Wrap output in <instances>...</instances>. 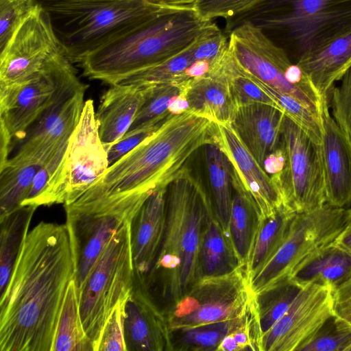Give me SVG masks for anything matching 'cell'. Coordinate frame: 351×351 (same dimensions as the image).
Segmentation results:
<instances>
[{"label": "cell", "instance_id": "d4e9b609", "mask_svg": "<svg viewBox=\"0 0 351 351\" xmlns=\"http://www.w3.org/2000/svg\"><path fill=\"white\" fill-rule=\"evenodd\" d=\"M181 90L189 102L187 111L217 124L230 123L237 106L225 73L191 79Z\"/></svg>", "mask_w": 351, "mask_h": 351}, {"label": "cell", "instance_id": "1f68e13d", "mask_svg": "<svg viewBox=\"0 0 351 351\" xmlns=\"http://www.w3.org/2000/svg\"><path fill=\"white\" fill-rule=\"evenodd\" d=\"M45 163L7 160L0 168V217L21 206L29 193L36 173Z\"/></svg>", "mask_w": 351, "mask_h": 351}, {"label": "cell", "instance_id": "b9f144b4", "mask_svg": "<svg viewBox=\"0 0 351 351\" xmlns=\"http://www.w3.org/2000/svg\"><path fill=\"white\" fill-rule=\"evenodd\" d=\"M340 81L339 86H333L329 91L328 106L333 119L351 142V67Z\"/></svg>", "mask_w": 351, "mask_h": 351}, {"label": "cell", "instance_id": "5bb4252c", "mask_svg": "<svg viewBox=\"0 0 351 351\" xmlns=\"http://www.w3.org/2000/svg\"><path fill=\"white\" fill-rule=\"evenodd\" d=\"M230 28L229 49L246 71L268 86L287 94L320 120L323 100L290 84L286 72L293 62L283 48L261 28L249 21H241Z\"/></svg>", "mask_w": 351, "mask_h": 351}, {"label": "cell", "instance_id": "8d00e7d4", "mask_svg": "<svg viewBox=\"0 0 351 351\" xmlns=\"http://www.w3.org/2000/svg\"><path fill=\"white\" fill-rule=\"evenodd\" d=\"M262 341L256 299L253 295L245 311L237 317L217 351H263Z\"/></svg>", "mask_w": 351, "mask_h": 351}, {"label": "cell", "instance_id": "7c38bea8", "mask_svg": "<svg viewBox=\"0 0 351 351\" xmlns=\"http://www.w3.org/2000/svg\"><path fill=\"white\" fill-rule=\"evenodd\" d=\"M253 295L244 267L222 276L202 277L163 313L168 330L235 319L245 311Z\"/></svg>", "mask_w": 351, "mask_h": 351}, {"label": "cell", "instance_id": "603a6c76", "mask_svg": "<svg viewBox=\"0 0 351 351\" xmlns=\"http://www.w3.org/2000/svg\"><path fill=\"white\" fill-rule=\"evenodd\" d=\"M110 86L95 111L99 135L106 149L129 130L149 90L148 85Z\"/></svg>", "mask_w": 351, "mask_h": 351}, {"label": "cell", "instance_id": "44dd1931", "mask_svg": "<svg viewBox=\"0 0 351 351\" xmlns=\"http://www.w3.org/2000/svg\"><path fill=\"white\" fill-rule=\"evenodd\" d=\"M167 186L154 191L130 223L135 280L145 285L158 252L166 219Z\"/></svg>", "mask_w": 351, "mask_h": 351}, {"label": "cell", "instance_id": "d6a6232c", "mask_svg": "<svg viewBox=\"0 0 351 351\" xmlns=\"http://www.w3.org/2000/svg\"><path fill=\"white\" fill-rule=\"evenodd\" d=\"M193 41L177 54L132 73L116 84L125 85L176 84L184 86L189 80L185 76V71L195 62L193 54Z\"/></svg>", "mask_w": 351, "mask_h": 351}, {"label": "cell", "instance_id": "30bf717a", "mask_svg": "<svg viewBox=\"0 0 351 351\" xmlns=\"http://www.w3.org/2000/svg\"><path fill=\"white\" fill-rule=\"evenodd\" d=\"M73 64L62 52L28 80L0 87V132L10 138L12 148L48 108L86 84Z\"/></svg>", "mask_w": 351, "mask_h": 351}, {"label": "cell", "instance_id": "74e56055", "mask_svg": "<svg viewBox=\"0 0 351 351\" xmlns=\"http://www.w3.org/2000/svg\"><path fill=\"white\" fill-rule=\"evenodd\" d=\"M300 288L291 280L256 295L263 337L287 312Z\"/></svg>", "mask_w": 351, "mask_h": 351}, {"label": "cell", "instance_id": "7bdbcfd3", "mask_svg": "<svg viewBox=\"0 0 351 351\" xmlns=\"http://www.w3.org/2000/svg\"><path fill=\"white\" fill-rule=\"evenodd\" d=\"M35 5V0H0V51Z\"/></svg>", "mask_w": 351, "mask_h": 351}, {"label": "cell", "instance_id": "5b68a950", "mask_svg": "<svg viewBox=\"0 0 351 351\" xmlns=\"http://www.w3.org/2000/svg\"><path fill=\"white\" fill-rule=\"evenodd\" d=\"M48 14L64 55L78 63L86 54L160 10L149 0H35Z\"/></svg>", "mask_w": 351, "mask_h": 351}, {"label": "cell", "instance_id": "3957f363", "mask_svg": "<svg viewBox=\"0 0 351 351\" xmlns=\"http://www.w3.org/2000/svg\"><path fill=\"white\" fill-rule=\"evenodd\" d=\"M202 182L186 167L168 184L161 244L145 285L158 280L169 305L201 278L199 250L203 228L213 209Z\"/></svg>", "mask_w": 351, "mask_h": 351}, {"label": "cell", "instance_id": "f907efd6", "mask_svg": "<svg viewBox=\"0 0 351 351\" xmlns=\"http://www.w3.org/2000/svg\"><path fill=\"white\" fill-rule=\"evenodd\" d=\"M334 245L351 254V225L348 224L338 237Z\"/></svg>", "mask_w": 351, "mask_h": 351}, {"label": "cell", "instance_id": "e575fe53", "mask_svg": "<svg viewBox=\"0 0 351 351\" xmlns=\"http://www.w3.org/2000/svg\"><path fill=\"white\" fill-rule=\"evenodd\" d=\"M237 319L170 332V350L217 351Z\"/></svg>", "mask_w": 351, "mask_h": 351}, {"label": "cell", "instance_id": "7402d4cb", "mask_svg": "<svg viewBox=\"0 0 351 351\" xmlns=\"http://www.w3.org/2000/svg\"><path fill=\"white\" fill-rule=\"evenodd\" d=\"M285 117L276 107L255 103L237 106L230 124L263 167L267 156L280 145Z\"/></svg>", "mask_w": 351, "mask_h": 351}, {"label": "cell", "instance_id": "e0dca14e", "mask_svg": "<svg viewBox=\"0 0 351 351\" xmlns=\"http://www.w3.org/2000/svg\"><path fill=\"white\" fill-rule=\"evenodd\" d=\"M87 88L85 84L66 94L48 108L27 130L16 153L10 160L47 161L69 141L77 126Z\"/></svg>", "mask_w": 351, "mask_h": 351}, {"label": "cell", "instance_id": "ab89813d", "mask_svg": "<svg viewBox=\"0 0 351 351\" xmlns=\"http://www.w3.org/2000/svg\"><path fill=\"white\" fill-rule=\"evenodd\" d=\"M350 345L351 325L335 315L299 351H347Z\"/></svg>", "mask_w": 351, "mask_h": 351}, {"label": "cell", "instance_id": "d6986e66", "mask_svg": "<svg viewBox=\"0 0 351 351\" xmlns=\"http://www.w3.org/2000/svg\"><path fill=\"white\" fill-rule=\"evenodd\" d=\"M320 119L326 203L348 208L351 206V142L330 115L328 98L322 101Z\"/></svg>", "mask_w": 351, "mask_h": 351}, {"label": "cell", "instance_id": "2e32d148", "mask_svg": "<svg viewBox=\"0 0 351 351\" xmlns=\"http://www.w3.org/2000/svg\"><path fill=\"white\" fill-rule=\"evenodd\" d=\"M334 289L327 282L301 285L287 312L263 336V351H299L335 315Z\"/></svg>", "mask_w": 351, "mask_h": 351}, {"label": "cell", "instance_id": "4dcf8cb0", "mask_svg": "<svg viewBox=\"0 0 351 351\" xmlns=\"http://www.w3.org/2000/svg\"><path fill=\"white\" fill-rule=\"evenodd\" d=\"M79 289L75 279L69 282L60 313L53 351H93L80 313Z\"/></svg>", "mask_w": 351, "mask_h": 351}, {"label": "cell", "instance_id": "484cf974", "mask_svg": "<svg viewBox=\"0 0 351 351\" xmlns=\"http://www.w3.org/2000/svg\"><path fill=\"white\" fill-rule=\"evenodd\" d=\"M241 267L244 265L239 262L230 236L213 208L207 216L201 237L199 250L200 276H222Z\"/></svg>", "mask_w": 351, "mask_h": 351}, {"label": "cell", "instance_id": "7a4b0ae2", "mask_svg": "<svg viewBox=\"0 0 351 351\" xmlns=\"http://www.w3.org/2000/svg\"><path fill=\"white\" fill-rule=\"evenodd\" d=\"M217 123L189 111L169 115L138 145L110 165L81 197L154 191L167 186L200 147L217 143Z\"/></svg>", "mask_w": 351, "mask_h": 351}, {"label": "cell", "instance_id": "f35d334b", "mask_svg": "<svg viewBox=\"0 0 351 351\" xmlns=\"http://www.w3.org/2000/svg\"><path fill=\"white\" fill-rule=\"evenodd\" d=\"M149 90L144 104L126 132H131L149 124L165 121L169 115L168 106L171 99L180 94L183 86L176 84H154Z\"/></svg>", "mask_w": 351, "mask_h": 351}, {"label": "cell", "instance_id": "60d3db41", "mask_svg": "<svg viewBox=\"0 0 351 351\" xmlns=\"http://www.w3.org/2000/svg\"><path fill=\"white\" fill-rule=\"evenodd\" d=\"M265 0H199L193 8L204 21L217 18L230 21L241 16L262 4Z\"/></svg>", "mask_w": 351, "mask_h": 351}, {"label": "cell", "instance_id": "f1b7e54d", "mask_svg": "<svg viewBox=\"0 0 351 351\" xmlns=\"http://www.w3.org/2000/svg\"><path fill=\"white\" fill-rule=\"evenodd\" d=\"M38 207L21 206L0 217V292L5 291Z\"/></svg>", "mask_w": 351, "mask_h": 351}, {"label": "cell", "instance_id": "db71d44e", "mask_svg": "<svg viewBox=\"0 0 351 351\" xmlns=\"http://www.w3.org/2000/svg\"><path fill=\"white\" fill-rule=\"evenodd\" d=\"M347 351H351V345L348 347V348L347 349Z\"/></svg>", "mask_w": 351, "mask_h": 351}, {"label": "cell", "instance_id": "f5cc1de1", "mask_svg": "<svg viewBox=\"0 0 351 351\" xmlns=\"http://www.w3.org/2000/svg\"><path fill=\"white\" fill-rule=\"evenodd\" d=\"M347 209H348V216H349V224L351 225V206Z\"/></svg>", "mask_w": 351, "mask_h": 351}, {"label": "cell", "instance_id": "816d5d0a", "mask_svg": "<svg viewBox=\"0 0 351 351\" xmlns=\"http://www.w3.org/2000/svg\"><path fill=\"white\" fill-rule=\"evenodd\" d=\"M150 2L168 8H193L199 0H149Z\"/></svg>", "mask_w": 351, "mask_h": 351}, {"label": "cell", "instance_id": "d590c367", "mask_svg": "<svg viewBox=\"0 0 351 351\" xmlns=\"http://www.w3.org/2000/svg\"><path fill=\"white\" fill-rule=\"evenodd\" d=\"M241 71L267 93L286 117L296 123L316 144L321 145L322 128L321 120L294 97L264 83L246 71L239 64Z\"/></svg>", "mask_w": 351, "mask_h": 351}, {"label": "cell", "instance_id": "8992f818", "mask_svg": "<svg viewBox=\"0 0 351 351\" xmlns=\"http://www.w3.org/2000/svg\"><path fill=\"white\" fill-rule=\"evenodd\" d=\"M241 21L271 33L269 36L297 62L351 25V0H265Z\"/></svg>", "mask_w": 351, "mask_h": 351}, {"label": "cell", "instance_id": "ac0fdd59", "mask_svg": "<svg viewBox=\"0 0 351 351\" xmlns=\"http://www.w3.org/2000/svg\"><path fill=\"white\" fill-rule=\"evenodd\" d=\"M217 143L251 197L259 220L271 216L283 205L271 177L246 148L230 123H217Z\"/></svg>", "mask_w": 351, "mask_h": 351}, {"label": "cell", "instance_id": "9c48e42d", "mask_svg": "<svg viewBox=\"0 0 351 351\" xmlns=\"http://www.w3.org/2000/svg\"><path fill=\"white\" fill-rule=\"evenodd\" d=\"M130 223L109 241L80 291V316L93 351L98 350L108 317L134 285Z\"/></svg>", "mask_w": 351, "mask_h": 351}, {"label": "cell", "instance_id": "f546056e", "mask_svg": "<svg viewBox=\"0 0 351 351\" xmlns=\"http://www.w3.org/2000/svg\"><path fill=\"white\" fill-rule=\"evenodd\" d=\"M205 147L206 165L213 205L217 217L228 232L233 195L232 165L217 143L208 144Z\"/></svg>", "mask_w": 351, "mask_h": 351}, {"label": "cell", "instance_id": "f6af8a7d", "mask_svg": "<svg viewBox=\"0 0 351 351\" xmlns=\"http://www.w3.org/2000/svg\"><path fill=\"white\" fill-rule=\"evenodd\" d=\"M165 121L154 123L137 130L125 133L120 140L106 149L109 166L129 153L152 134Z\"/></svg>", "mask_w": 351, "mask_h": 351}, {"label": "cell", "instance_id": "7dc6e473", "mask_svg": "<svg viewBox=\"0 0 351 351\" xmlns=\"http://www.w3.org/2000/svg\"><path fill=\"white\" fill-rule=\"evenodd\" d=\"M285 162L284 150L279 145L277 149L267 156L263 162V169L268 174L278 173L284 169Z\"/></svg>", "mask_w": 351, "mask_h": 351}, {"label": "cell", "instance_id": "8fae6325", "mask_svg": "<svg viewBox=\"0 0 351 351\" xmlns=\"http://www.w3.org/2000/svg\"><path fill=\"white\" fill-rule=\"evenodd\" d=\"M108 167L107 151L99 135L94 102L89 99L85 100L60 166L32 206L73 203L104 175Z\"/></svg>", "mask_w": 351, "mask_h": 351}, {"label": "cell", "instance_id": "bcb514c9", "mask_svg": "<svg viewBox=\"0 0 351 351\" xmlns=\"http://www.w3.org/2000/svg\"><path fill=\"white\" fill-rule=\"evenodd\" d=\"M335 313L351 325V275L334 289Z\"/></svg>", "mask_w": 351, "mask_h": 351}, {"label": "cell", "instance_id": "277c9868", "mask_svg": "<svg viewBox=\"0 0 351 351\" xmlns=\"http://www.w3.org/2000/svg\"><path fill=\"white\" fill-rule=\"evenodd\" d=\"M212 21L193 8L163 7L152 16L84 56L83 75L109 85L188 47Z\"/></svg>", "mask_w": 351, "mask_h": 351}, {"label": "cell", "instance_id": "9a60e30c", "mask_svg": "<svg viewBox=\"0 0 351 351\" xmlns=\"http://www.w3.org/2000/svg\"><path fill=\"white\" fill-rule=\"evenodd\" d=\"M62 52L48 14L36 3L0 51V87L28 80Z\"/></svg>", "mask_w": 351, "mask_h": 351}, {"label": "cell", "instance_id": "681fc988", "mask_svg": "<svg viewBox=\"0 0 351 351\" xmlns=\"http://www.w3.org/2000/svg\"><path fill=\"white\" fill-rule=\"evenodd\" d=\"M189 102L184 93L181 90L180 94L173 97L169 104L168 110L171 114L176 115L187 111Z\"/></svg>", "mask_w": 351, "mask_h": 351}, {"label": "cell", "instance_id": "ee69618b", "mask_svg": "<svg viewBox=\"0 0 351 351\" xmlns=\"http://www.w3.org/2000/svg\"><path fill=\"white\" fill-rule=\"evenodd\" d=\"M126 299L119 302L108 317L101 333L97 351H127L124 335Z\"/></svg>", "mask_w": 351, "mask_h": 351}, {"label": "cell", "instance_id": "4fadbf2b", "mask_svg": "<svg viewBox=\"0 0 351 351\" xmlns=\"http://www.w3.org/2000/svg\"><path fill=\"white\" fill-rule=\"evenodd\" d=\"M280 145L285 154V165L281 172L271 177L280 193L283 206L299 213L324 204L321 145L286 116Z\"/></svg>", "mask_w": 351, "mask_h": 351}, {"label": "cell", "instance_id": "ba28073f", "mask_svg": "<svg viewBox=\"0 0 351 351\" xmlns=\"http://www.w3.org/2000/svg\"><path fill=\"white\" fill-rule=\"evenodd\" d=\"M153 192L80 197L64 205L79 293L109 241L132 221Z\"/></svg>", "mask_w": 351, "mask_h": 351}, {"label": "cell", "instance_id": "6da1fadb", "mask_svg": "<svg viewBox=\"0 0 351 351\" xmlns=\"http://www.w3.org/2000/svg\"><path fill=\"white\" fill-rule=\"evenodd\" d=\"M75 265L67 226L40 221L28 232L0 300L1 351H53Z\"/></svg>", "mask_w": 351, "mask_h": 351}, {"label": "cell", "instance_id": "52a82bcc", "mask_svg": "<svg viewBox=\"0 0 351 351\" xmlns=\"http://www.w3.org/2000/svg\"><path fill=\"white\" fill-rule=\"evenodd\" d=\"M349 224L347 208L325 203L313 210L295 213L281 246L250 280L257 295L291 281L324 250L332 245Z\"/></svg>", "mask_w": 351, "mask_h": 351}, {"label": "cell", "instance_id": "cb8c5ba5", "mask_svg": "<svg viewBox=\"0 0 351 351\" xmlns=\"http://www.w3.org/2000/svg\"><path fill=\"white\" fill-rule=\"evenodd\" d=\"M322 99L351 67V25L302 56L296 62Z\"/></svg>", "mask_w": 351, "mask_h": 351}, {"label": "cell", "instance_id": "836d02e7", "mask_svg": "<svg viewBox=\"0 0 351 351\" xmlns=\"http://www.w3.org/2000/svg\"><path fill=\"white\" fill-rule=\"evenodd\" d=\"M351 275V254L334 243L311 261L292 280L300 285L327 282L335 287Z\"/></svg>", "mask_w": 351, "mask_h": 351}, {"label": "cell", "instance_id": "ffe728a7", "mask_svg": "<svg viewBox=\"0 0 351 351\" xmlns=\"http://www.w3.org/2000/svg\"><path fill=\"white\" fill-rule=\"evenodd\" d=\"M124 335L127 351L170 350L165 317L147 291L135 280L125 306Z\"/></svg>", "mask_w": 351, "mask_h": 351}, {"label": "cell", "instance_id": "c3c4849f", "mask_svg": "<svg viewBox=\"0 0 351 351\" xmlns=\"http://www.w3.org/2000/svg\"><path fill=\"white\" fill-rule=\"evenodd\" d=\"M211 63L207 60H196L193 62L185 71L187 79H194L204 77L210 69Z\"/></svg>", "mask_w": 351, "mask_h": 351}, {"label": "cell", "instance_id": "4316f807", "mask_svg": "<svg viewBox=\"0 0 351 351\" xmlns=\"http://www.w3.org/2000/svg\"><path fill=\"white\" fill-rule=\"evenodd\" d=\"M232 185L228 232L237 258L245 267L260 220L251 197L233 169Z\"/></svg>", "mask_w": 351, "mask_h": 351}, {"label": "cell", "instance_id": "83f0119b", "mask_svg": "<svg viewBox=\"0 0 351 351\" xmlns=\"http://www.w3.org/2000/svg\"><path fill=\"white\" fill-rule=\"evenodd\" d=\"M295 214L282 205L273 215L259 221L245 266L249 280L269 261L281 246Z\"/></svg>", "mask_w": 351, "mask_h": 351}]
</instances>
